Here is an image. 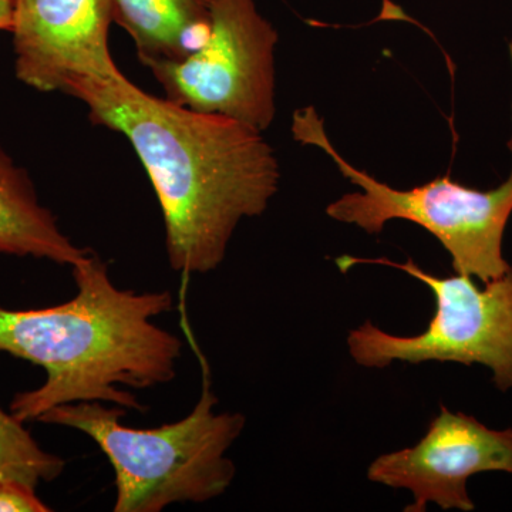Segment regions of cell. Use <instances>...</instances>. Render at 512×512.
Masks as SVG:
<instances>
[{
  "label": "cell",
  "instance_id": "cell-1",
  "mask_svg": "<svg viewBox=\"0 0 512 512\" xmlns=\"http://www.w3.org/2000/svg\"><path fill=\"white\" fill-rule=\"evenodd\" d=\"M67 96L86 104L93 124L130 141L156 190L168 262L180 274L217 269L239 222L264 214L278 192L274 150L241 121L160 99L124 74Z\"/></svg>",
  "mask_w": 512,
  "mask_h": 512
},
{
  "label": "cell",
  "instance_id": "cell-2",
  "mask_svg": "<svg viewBox=\"0 0 512 512\" xmlns=\"http://www.w3.org/2000/svg\"><path fill=\"white\" fill-rule=\"evenodd\" d=\"M76 296L33 311L0 308V353L46 370L36 390L16 394L10 413L39 420L62 404L101 402L144 412L134 394L170 383L183 342L154 319L171 312V292L124 291L113 284L106 262L90 252L72 266Z\"/></svg>",
  "mask_w": 512,
  "mask_h": 512
},
{
  "label": "cell",
  "instance_id": "cell-3",
  "mask_svg": "<svg viewBox=\"0 0 512 512\" xmlns=\"http://www.w3.org/2000/svg\"><path fill=\"white\" fill-rule=\"evenodd\" d=\"M201 357L202 390L183 420L157 429H131L120 423L123 407L101 402L53 407L40 423L82 431L109 458L116 473V512H160L177 503H207L234 481L237 468L227 451L245 427L244 414L217 413L207 362Z\"/></svg>",
  "mask_w": 512,
  "mask_h": 512
},
{
  "label": "cell",
  "instance_id": "cell-4",
  "mask_svg": "<svg viewBox=\"0 0 512 512\" xmlns=\"http://www.w3.org/2000/svg\"><path fill=\"white\" fill-rule=\"evenodd\" d=\"M292 134L298 143L328 154L343 177L360 191L350 192L326 208L332 220L356 225L370 235L382 234L393 220L410 221L439 239L456 274L483 284L510 269L503 254L505 227L512 214V170L505 183L478 191L439 177L412 190H396L345 160L326 134L315 107L295 111ZM512 151V140L510 143Z\"/></svg>",
  "mask_w": 512,
  "mask_h": 512
},
{
  "label": "cell",
  "instance_id": "cell-5",
  "mask_svg": "<svg viewBox=\"0 0 512 512\" xmlns=\"http://www.w3.org/2000/svg\"><path fill=\"white\" fill-rule=\"evenodd\" d=\"M340 272L356 265L399 269L427 286L436 299V312L424 332L396 336L366 320L350 330L348 349L357 365L384 369L394 362L420 365L453 362L483 365L493 372L500 392L512 387V265L504 275L478 288L473 276H437L421 269L412 258L342 255L335 259Z\"/></svg>",
  "mask_w": 512,
  "mask_h": 512
},
{
  "label": "cell",
  "instance_id": "cell-6",
  "mask_svg": "<svg viewBox=\"0 0 512 512\" xmlns=\"http://www.w3.org/2000/svg\"><path fill=\"white\" fill-rule=\"evenodd\" d=\"M276 43L278 32L254 0H211L210 33L195 52L144 66L178 106L265 131L276 114Z\"/></svg>",
  "mask_w": 512,
  "mask_h": 512
},
{
  "label": "cell",
  "instance_id": "cell-7",
  "mask_svg": "<svg viewBox=\"0 0 512 512\" xmlns=\"http://www.w3.org/2000/svg\"><path fill=\"white\" fill-rule=\"evenodd\" d=\"M491 471L512 474V429L493 430L476 417L440 406L419 443L377 457L367 478L410 491L413 503L406 512H424L429 504L468 512L476 508L468 480Z\"/></svg>",
  "mask_w": 512,
  "mask_h": 512
},
{
  "label": "cell",
  "instance_id": "cell-8",
  "mask_svg": "<svg viewBox=\"0 0 512 512\" xmlns=\"http://www.w3.org/2000/svg\"><path fill=\"white\" fill-rule=\"evenodd\" d=\"M111 0H13L16 77L37 92L69 94L121 76L109 49Z\"/></svg>",
  "mask_w": 512,
  "mask_h": 512
},
{
  "label": "cell",
  "instance_id": "cell-9",
  "mask_svg": "<svg viewBox=\"0 0 512 512\" xmlns=\"http://www.w3.org/2000/svg\"><path fill=\"white\" fill-rule=\"evenodd\" d=\"M90 252L63 234L53 212L40 204L28 173L0 147V254L74 266Z\"/></svg>",
  "mask_w": 512,
  "mask_h": 512
},
{
  "label": "cell",
  "instance_id": "cell-10",
  "mask_svg": "<svg viewBox=\"0 0 512 512\" xmlns=\"http://www.w3.org/2000/svg\"><path fill=\"white\" fill-rule=\"evenodd\" d=\"M111 16L136 43L140 62H180L207 39L211 0H111Z\"/></svg>",
  "mask_w": 512,
  "mask_h": 512
},
{
  "label": "cell",
  "instance_id": "cell-11",
  "mask_svg": "<svg viewBox=\"0 0 512 512\" xmlns=\"http://www.w3.org/2000/svg\"><path fill=\"white\" fill-rule=\"evenodd\" d=\"M66 461L39 447L22 421L0 409V480L36 488L63 473Z\"/></svg>",
  "mask_w": 512,
  "mask_h": 512
},
{
  "label": "cell",
  "instance_id": "cell-12",
  "mask_svg": "<svg viewBox=\"0 0 512 512\" xmlns=\"http://www.w3.org/2000/svg\"><path fill=\"white\" fill-rule=\"evenodd\" d=\"M36 488L18 481L0 480V512H47L50 508L37 498Z\"/></svg>",
  "mask_w": 512,
  "mask_h": 512
},
{
  "label": "cell",
  "instance_id": "cell-13",
  "mask_svg": "<svg viewBox=\"0 0 512 512\" xmlns=\"http://www.w3.org/2000/svg\"><path fill=\"white\" fill-rule=\"evenodd\" d=\"M13 0H0V30H12Z\"/></svg>",
  "mask_w": 512,
  "mask_h": 512
}]
</instances>
